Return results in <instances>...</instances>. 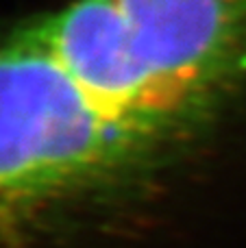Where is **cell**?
Wrapping results in <instances>:
<instances>
[{
	"label": "cell",
	"mask_w": 246,
	"mask_h": 248,
	"mask_svg": "<svg viewBox=\"0 0 246 248\" xmlns=\"http://www.w3.org/2000/svg\"><path fill=\"white\" fill-rule=\"evenodd\" d=\"M246 105V0H68L0 37V248L151 207Z\"/></svg>",
	"instance_id": "1"
}]
</instances>
